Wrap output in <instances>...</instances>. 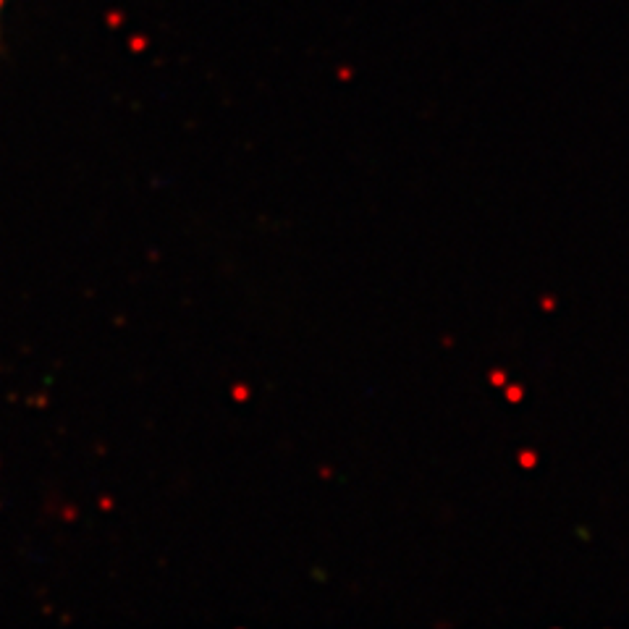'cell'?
Here are the masks:
<instances>
[{"mask_svg":"<svg viewBox=\"0 0 629 629\" xmlns=\"http://www.w3.org/2000/svg\"><path fill=\"white\" fill-rule=\"evenodd\" d=\"M0 6H3V0H0Z\"/></svg>","mask_w":629,"mask_h":629,"instance_id":"6da1fadb","label":"cell"}]
</instances>
